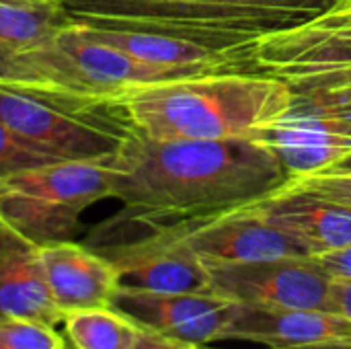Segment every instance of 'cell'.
<instances>
[{
    "instance_id": "6da1fadb",
    "label": "cell",
    "mask_w": 351,
    "mask_h": 349,
    "mask_svg": "<svg viewBox=\"0 0 351 349\" xmlns=\"http://www.w3.org/2000/svg\"><path fill=\"white\" fill-rule=\"evenodd\" d=\"M115 218L97 234L144 230L247 208L282 189L290 171L257 138L150 140L136 130L115 152Z\"/></svg>"
},
{
    "instance_id": "7a4b0ae2",
    "label": "cell",
    "mask_w": 351,
    "mask_h": 349,
    "mask_svg": "<svg viewBox=\"0 0 351 349\" xmlns=\"http://www.w3.org/2000/svg\"><path fill=\"white\" fill-rule=\"evenodd\" d=\"M249 74L271 76L292 91V107L269 132L274 144L323 165L351 152V0L317 19L263 37Z\"/></svg>"
},
{
    "instance_id": "3957f363",
    "label": "cell",
    "mask_w": 351,
    "mask_h": 349,
    "mask_svg": "<svg viewBox=\"0 0 351 349\" xmlns=\"http://www.w3.org/2000/svg\"><path fill=\"white\" fill-rule=\"evenodd\" d=\"M337 0H60L74 23L183 39L214 51L234 72L263 37L323 14Z\"/></svg>"
},
{
    "instance_id": "277c9868",
    "label": "cell",
    "mask_w": 351,
    "mask_h": 349,
    "mask_svg": "<svg viewBox=\"0 0 351 349\" xmlns=\"http://www.w3.org/2000/svg\"><path fill=\"white\" fill-rule=\"evenodd\" d=\"M115 107L150 140L257 138L292 107V91L278 78L216 72L138 86Z\"/></svg>"
},
{
    "instance_id": "5b68a950",
    "label": "cell",
    "mask_w": 351,
    "mask_h": 349,
    "mask_svg": "<svg viewBox=\"0 0 351 349\" xmlns=\"http://www.w3.org/2000/svg\"><path fill=\"white\" fill-rule=\"evenodd\" d=\"M216 72L232 70L148 64L88 37L78 23H70L37 47L0 58V84L107 107H115L125 93L138 86Z\"/></svg>"
},
{
    "instance_id": "8992f818",
    "label": "cell",
    "mask_w": 351,
    "mask_h": 349,
    "mask_svg": "<svg viewBox=\"0 0 351 349\" xmlns=\"http://www.w3.org/2000/svg\"><path fill=\"white\" fill-rule=\"evenodd\" d=\"M115 154L53 160L0 179V216L35 245L74 241L82 214L113 197Z\"/></svg>"
},
{
    "instance_id": "52a82bcc",
    "label": "cell",
    "mask_w": 351,
    "mask_h": 349,
    "mask_svg": "<svg viewBox=\"0 0 351 349\" xmlns=\"http://www.w3.org/2000/svg\"><path fill=\"white\" fill-rule=\"evenodd\" d=\"M0 123L56 160L111 156L132 134L117 107L82 105L8 84H0Z\"/></svg>"
},
{
    "instance_id": "ba28073f",
    "label": "cell",
    "mask_w": 351,
    "mask_h": 349,
    "mask_svg": "<svg viewBox=\"0 0 351 349\" xmlns=\"http://www.w3.org/2000/svg\"><path fill=\"white\" fill-rule=\"evenodd\" d=\"M208 292L241 306L329 309L331 278L315 257L204 263Z\"/></svg>"
},
{
    "instance_id": "9c48e42d",
    "label": "cell",
    "mask_w": 351,
    "mask_h": 349,
    "mask_svg": "<svg viewBox=\"0 0 351 349\" xmlns=\"http://www.w3.org/2000/svg\"><path fill=\"white\" fill-rule=\"evenodd\" d=\"M105 255L119 286L148 292H208V274L199 257L165 230H125L95 234L88 243Z\"/></svg>"
},
{
    "instance_id": "30bf717a",
    "label": "cell",
    "mask_w": 351,
    "mask_h": 349,
    "mask_svg": "<svg viewBox=\"0 0 351 349\" xmlns=\"http://www.w3.org/2000/svg\"><path fill=\"white\" fill-rule=\"evenodd\" d=\"M156 230H165L169 237L179 241L199 257L202 263L311 257L308 249L300 241L263 220L251 206L216 216L156 226Z\"/></svg>"
},
{
    "instance_id": "8fae6325",
    "label": "cell",
    "mask_w": 351,
    "mask_h": 349,
    "mask_svg": "<svg viewBox=\"0 0 351 349\" xmlns=\"http://www.w3.org/2000/svg\"><path fill=\"white\" fill-rule=\"evenodd\" d=\"M111 309L142 331L202 348L222 341L232 304L212 292H148L119 286Z\"/></svg>"
},
{
    "instance_id": "7c38bea8",
    "label": "cell",
    "mask_w": 351,
    "mask_h": 349,
    "mask_svg": "<svg viewBox=\"0 0 351 349\" xmlns=\"http://www.w3.org/2000/svg\"><path fill=\"white\" fill-rule=\"evenodd\" d=\"M39 261L51 300L62 317L111 306L119 276L113 263L90 245L76 241L41 245Z\"/></svg>"
},
{
    "instance_id": "4fadbf2b",
    "label": "cell",
    "mask_w": 351,
    "mask_h": 349,
    "mask_svg": "<svg viewBox=\"0 0 351 349\" xmlns=\"http://www.w3.org/2000/svg\"><path fill=\"white\" fill-rule=\"evenodd\" d=\"M222 339L251 341L271 349L351 341V321L325 309H259L232 304Z\"/></svg>"
},
{
    "instance_id": "5bb4252c",
    "label": "cell",
    "mask_w": 351,
    "mask_h": 349,
    "mask_svg": "<svg viewBox=\"0 0 351 349\" xmlns=\"http://www.w3.org/2000/svg\"><path fill=\"white\" fill-rule=\"evenodd\" d=\"M251 208L269 224L300 241L311 257L351 245V208L306 189L284 185Z\"/></svg>"
},
{
    "instance_id": "9a60e30c",
    "label": "cell",
    "mask_w": 351,
    "mask_h": 349,
    "mask_svg": "<svg viewBox=\"0 0 351 349\" xmlns=\"http://www.w3.org/2000/svg\"><path fill=\"white\" fill-rule=\"evenodd\" d=\"M6 319H27L49 327L64 321L41 272L39 245L0 216V321Z\"/></svg>"
},
{
    "instance_id": "2e32d148",
    "label": "cell",
    "mask_w": 351,
    "mask_h": 349,
    "mask_svg": "<svg viewBox=\"0 0 351 349\" xmlns=\"http://www.w3.org/2000/svg\"><path fill=\"white\" fill-rule=\"evenodd\" d=\"M82 33L88 37L103 41L107 45H113L128 56L148 62V64H158V66H226L214 51L199 47L195 43L175 39V37H165V35H154V33H142V31H125V29H103V27H90L78 23ZM234 72V70H232Z\"/></svg>"
},
{
    "instance_id": "e0dca14e",
    "label": "cell",
    "mask_w": 351,
    "mask_h": 349,
    "mask_svg": "<svg viewBox=\"0 0 351 349\" xmlns=\"http://www.w3.org/2000/svg\"><path fill=\"white\" fill-rule=\"evenodd\" d=\"M70 23L74 21L60 2L0 0V58L37 47Z\"/></svg>"
},
{
    "instance_id": "ac0fdd59",
    "label": "cell",
    "mask_w": 351,
    "mask_h": 349,
    "mask_svg": "<svg viewBox=\"0 0 351 349\" xmlns=\"http://www.w3.org/2000/svg\"><path fill=\"white\" fill-rule=\"evenodd\" d=\"M66 339L76 349H134L142 329L115 309L68 313L62 321Z\"/></svg>"
},
{
    "instance_id": "d6986e66",
    "label": "cell",
    "mask_w": 351,
    "mask_h": 349,
    "mask_svg": "<svg viewBox=\"0 0 351 349\" xmlns=\"http://www.w3.org/2000/svg\"><path fill=\"white\" fill-rule=\"evenodd\" d=\"M66 335L58 333L56 327L27 321L6 319L0 321V349H64Z\"/></svg>"
},
{
    "instance_id": "ffe728a7",
    "label": "cell",
    "mask_w": 351,
    "mask_h": 349,
    "mask_svg": "<svg viewBox=\"0 0 351 349\" xmlns=\"http://www.w3.org/2000/svg\"><path fill=\"white\" fill-rule=\"evenodd\" d=\"M56 158L41 154L21 142L14 134H10L2 123H0V179H4L10 173H16L21 169L53 163Z\"/></svg>"
},
{
    "instance_id": "44dd1931",
    "label": "cell",
    "mask_w": 351,
    "mask_h": 349,
    "mask_svg": "<svg viewBox=\"0 0 351 349\" xmlns=\"http://www.w3.org/2000/svg\"><path fill=\"white\" fill-rule=\"evenodd\" d=\"M288 185L313 191L351 208V173H313L292 177Z\"/></svg>"
},
{
    "instance_id": "7402d4cb",
    "label": "cell",
    "mask_w": 351,
    "mask_h": 349,
    "mask_svg": "<svg viewBox=\"0 0 351 349\" xmlns=\"http://www.w3.org/2000/svg\"><path fill=\"white\" fill-rule=\"evenodd\" d=\"M315 261L325 269L331 280H351V245L317 255Z\"/></svg>"
},
{
    "instance_id": "603a6c76",
    "label": "cell",
    "mask_w": 351,
    "mask_h": 349,
    "mask_svg": "<svg viewBox=\"0 0 351 349\" xmlns=\"http://www.w3.org/2000/svg\"><path fill=\"white\" fill-rule=\"evenodd\" d=\"M329 309L351 321V280H333Z\"/></svg>"
},
{
    "instance_id": "cb8c5ba5",
    "label": "cell",
    "mask_w": 351,
    "mask_h": 349,
    "mask_svg": "<svg viewBox=\"0 0 351 349\" xmlns=\"http://www.w3.org/2000/svg\"><path fill=\"white\" fill-rule=\"evenodd\" d=\"M134 349H195L191 346H185L181 341H175V339H167V337H160V335H154V333H148V331H142Z\"/></svg>"
},
{
    "instance_id": "d4e9b609",
    "label": "cell",
    "mask_w": 351,
    "mask_h": 349,
    "mask_svg": "<svg viewBox=\"0 0 351 349\" xmlns=\"http://www.w3.org/2000/svg\"><path fill=\"white\" fill-rule=\"evenodd\" d=\"M271 349V348H265ZM280 349H351V341H321V344H308L298 348H280Z\"/></svg>"
},
{
    "instance_id": "484cf974",
    "label": "cell",
    "mask_w": 351,
    "mask_h": 349,
    "mask_svg": "<svg viewBox=\"0 0 351 349\" xmlns=\"http://www.w3.org/2000/svg\"><path fill=\"white\" fill-rule=\"evenodd\" d=\"M319 173H351V152L346 154L343 158H339L337 163H333L331 167L319 171Z\"/></svg>"
},
{
    "instance_id": "4316f807",
    "label": "cell",
    "mask_w": 351,
    "mask_h": 349,
    "mask_svg": "<svg viewBox=\"0 0 351 349\" xmlns=\"http://www.w3.org/2000/svg\"><path fill=\"white\" fill-rule=\"evenodd\" d=\"M19 2H33V4H45V2H60V0H19Z\"/></svg>"
},
{
    "instance_id": "83f0119b",
    "label": "cell",
    "mask_w": 351,
    "mask_h": 349,
    "mask_svg": "<svg viewBox=\"0 0 351 349\" xmlns=\"http://www.w3.org/2000/svg\"><path fill=\"white\" fill-rule=\"evenodd\" d=\"M64 349H76V348H74V346H72V344H70V341L66 339V348H64Z\"/></svg>"
},
{
    "instance_id": "f1b7e54d",
    "label": "cell",
    "mask_w": 351,
    "mask_h": 349,
    "mask_svg": "<svg viewBox=\"0 0 351 349\" xmlns=\"http://www.w3.org/2000/svg\"><path fill=\"white\" fill-rule=\"evenodd\" d=\"M195 349H218V348H212V346H202V348H195Z\"/></svg>"
}]
</instances>
